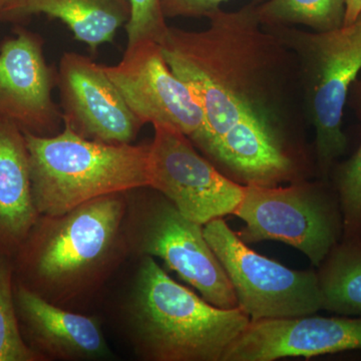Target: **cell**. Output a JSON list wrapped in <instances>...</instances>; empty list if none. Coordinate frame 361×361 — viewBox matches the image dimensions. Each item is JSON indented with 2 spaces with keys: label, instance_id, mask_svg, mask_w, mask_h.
I'll list each match as a JSON object with an SVG mask.
<instances>
[{
  "label": "cell",
  "instance_id": "obj_1",
  "mask_svg": "<svg viewBox=\"0 0 361 361\" xmlns=\"http://www.w3.org/2000/svg\"><path fill=\"white\" fill-rule=\"evenodd\" d=\"M256 4L209 14L201 32L169 26L161 47L203 111L202 151L243 185L279 186L299 176L288 130L300 68Z\"/></svg>",
  "mask_w": 361,
  "mask_h": 361
},
{
  "label": "cell",
  "instance_id": "obj_2",
  "mask_svg": "<svg viewBox=\"0 0 361 361\" xmlns=\"http://www.w3.org/2000/svg\"><path fill=\"white\" fill-rule=\"evenodd\" d=\"M127 192L59 215H40L13 260L14 281L49 302L78 311L130 256Z\"/></svg>",
  "mask_w": 361,
  "mask_h": 361
},
{
  "label": "cell",
  "instance_id": "obj_3",
  "mask_svg": "<svg viewBox=\"0 0 361 361\" xmlns=\"http://www.w3.org/2000/svg\"><path fill=\"white\" fill-rule=\"evenodd\" d=\"M139 259L123 305L135 355L146 361H222L249 315L208 302L169 276L155 258Z\"/></svg>",
  "mask_w": 361,
  "mask_h": 361
},
{
  "label": "cell",
  "instance_id": "obj_4",
  "mask_svg": "<svg viewBox=\"0 0 361 361\" xmlns=\"http://www.w3.org/2000/svg\"><path fill=\"white\" fill-rule=\"evenodd\" d=\"M23 134L40 215H59L99 197L151 186L149 145L94 141L66 126L54 135Z\"/></svg>",
  "mask_w": 361,
  "mask_h": 361
},
{
  "label": "cell",
  "instance_id": "obj_5",
  "mask_svg": "<svg viewBox=\"0 0 361 361\" xmlns=\"http://www.w3.org/2000/svg\"><path fill=\"white\" fill-rule=\"evenodd\" d=\"M267 27L298 61L304 101L315 129L318 166L322 175H326L348 146L342 116L349 92L361 71V13L353 23L329 32Z\"/></svg>",
  "mask_w": 361,
  "mask_h": 361
},
{
  "label": "cell",
  "instance_id": "obj_6",
  "mask_svg": "<svg viewBox=\"0 0 361 361\" xmlns=\"http://www.w3.org/2000/svg\"><path fill=\"white\" fill-rule=\"evenodd\" d=\"M127 198L123 230L130 255L161 259L208 302L225 310L239 307L204 225L188 219L153 188L132 190Z\"/></svg>",
  "mask_w": 361,
  "mask_h": 361
},
{
  "label": "cell",
  "instance_id": "obj_7",
  "mask_svg": "<svg viewBox=\"0 0 361 361\" xmlns=\"http://www.w3.org/2000/svg\"><path fill=\"white\" fill-rule=\"evenodd\" d=\"M339 209L322 189L305 183L287 187L245 185L243 200L234 213L245 226L237 234L246 244L282 242L320 266L341 236L343 222Z\"/></svg>",
  "mask_w": 361,
  "mask_h": 361
},
{
  "label": "cell",
  "instance_id": "obj_8",
  "mask_svg": "<svg viewBox=\"0 0 361 361\" xmlns=\"http://www.w3.org/2000/svg\"><path fill=\"white\" fill-rule=\"evenodd\" d=\"M204 234L231 282L239 307L251 320L314 314L323 310L319 277L260 255L223 218L204 225Z\"/></svg>",
  "mask_w": 361,
  "mask_h": 361
},
{
  "label": "cell",
  "instance_id": "obj_9",
  "mask_svg": "<svg viewBox=\"0 0 361 361\" xmlns=\"http://www.w3.org/2000/svg\"><path fill=\"white\" fill-rule=\"evenodd\" d=\"M154 129L155 135L149 144V187L199 224L234 215L243 200L245 185L217 170L182 133L163 126Z\"/></svg>",
  "mask_w": 361,
  "mask_h": 361
},
{
  "label": "cell",
  "instance_id": "obj_10",
  "mask_svg": "<svg viewBox=\"0 0 361 361\" xmlns=\"http://www.w3.org/2000/svg\"><path fill=\"white\" fill-rule=\"evenodd\" d=\"M104 70L142 126L171 128L201 149L206 139L203 111L190 87L171 70L161 44L127 47L122 61Z\"/></svg>",
  "mask_w": 361,
  "mask_h": 361
},
{
  "label": "cell",
  "instance_id": "obj_11",
  "mask_svg": "<svg viewBox=\"0 0 361 361\" xmlns=\"http://www.w3.org/2000/svg\"><path fill=\"white\" fill-rule=\"evenodd\" d=\"M63 126L78 135L108 144H132L142 125L104 66L75 52H66L56 71Z\"/></svg>",
  "mask_w": 361,
  "mask_h": 361
},
{
  "label": "cell",
  "instance_id": "obj_12",
  "mask_svg": "<svg viewBox=\"0 0 361 361\" xmlns=\"http://www.w3.org/2000/svg\"><path fill=\"white\" fill-rule=\"evenodd\" d=\"M361 350V317L313 314L250 320L222 361H274Z\"/></svg>",
  "mask_w": 361,
  "mask_h": 361
},
{
  "label": "cell",
  "instance_id": "obj_13",
  "mask_svg": "<svg viewBox=\"0 0 361 361\" xmlns=\"http://www.w3.org/2000/svg\"><path fill=\"white\" fill-rule=\"evenodd\" d=\"M42 39L20 30L0 47V118L37 135L58 134L63 114L54 99L56 71L47 65Z\"/></svg>",
  "mask_w": 361,
  "mask_h": 361
},
{
  "label": "cell",
  "instance_id": "obj_14",
  "mask_svg": "<svg viewBox=\"0 0 361 361\" xmlns=\"http://www.w3.org/2000/svg\"><path fill=\"white\" fill-rule=\"evenodd\" d=\"M21 334L44 361H97L114 357L94 316L66 310L14 281Z\"/></svg>",
  "mask_w": 361,
  "mask_h": 361
},
{
  "label": "cell",
  "instance_id": "obj_15",
  "mask_svg": "<svg viewBox=\"0 0 361 361\" xmlns=\"http://www.w3.org/2000/svg\"><path fill=\"white\" fill-rule=\"evenodd\" d=\"M39 216L25 134L0 118V255L13 259Z\"/></svg>",
  "mask_w": 361,
  "mask_h": 361
},
{
  "label": "cell",
  "instance_id": "obj_16",
  "mask_svg": "<svg viewBox=\"0 0 361 361\" xmlns=\"http://www.w3.org/2000/svg\"><path fill=\"white\" fill-rule=\"evenodd\" d=\"M35 14L63 21L78 42L96 51L127 25L130 6V0H14L0 11V20H23Z\"/></svg>",
  "mask_w": 361,
  "mask_h": 361
},
{
  "label": "cell",
  "instance_id": "obj_17",
  "mask_svg": "<svg viewBox=\"0 0 361 361\" xmlns=\"http://www.w3.org/2000/svg\"><path fill=\"white\" fill-rule=\"evenodd\" d=\"M319 275L323 310L343 316L361 315V242L336 246Z\"/></svg>",
  "mask_w": 361,
  "mask_h": 361
},
{
  "label": "cell",
  "instance_id": "obj_18",
  "mask_svg": "<svg viewBox=\"0 0 361 361\" xmlns=\"http://www.w3.org/2000/svg\"><path fill=\"white\" fill-rule=\"evenodd\" d=\"M256 11L265 26L303 25L329 32L344 25L345 0H268L256 4Z\"/></svg>",
  "mask_w": 361,
  "mask_h": 361
},
{
  "label": "cell",
  "instance_id": "obj_19",
  "mask_svg": "<svg viewBox=\"0 0 361 361\" xmlns=\"http://www.w3.org/2000/svg\"><path fill=\"white\" fill-rule=\"evenodd\" d=\"M13 287V260L0 255V361H44L21 334Z\"/></svg>",
  "mask_w": 361,
  "mask_h": 361
},
{
  "label": "cell",
  "instance_id": "obj_20",
  "mask_svg": "<svg viewBox=\"0 0 361 361\" xmlns=\"http://www.w3.org/2000/svg\"><path fill=\"white\" fill-rule=\"evenodd\" d=\"M350 92L361 118V80H355ZM336 184L344 233L348 239L355 238L361 232V145L355 155L337 169Z\"/></svg>",
  "mask_w": 361,
  "mask_h": 361
},
{
  "label": "cell",
  "instance_id": "obj_21",
  "mask_svg": "<svg viewBox=\"0 0 361 361\" xmlns=\"http://www.w3.org/2000/svg\"><path fill=\"white\" fill-rule=\"evenodd\" d=\"M130 20L126 25L127 47L156 42L161 44L169 26L161 9V0H130Z\"/></svg>",
  "mask_w": 361,
  "mask_h": 361
},
{
  "label": "cell",
  "instance_id": "obj_22",
  "mask_svg": "<svg viewBox=\"0 0 361 361\" xmlns=\"http://www.w3.org/2000/svg\"><path fill=\"white\" fill-rule=\"evenodd\" d=\"M228 0H161V9L166 18H207L219 11L221 4ZM262 0H253L255 4Z\"/></svg>",
  "mask_w": 361,
  "mask_h": 361
},
{
  "label": "cell",
  "instance_id": "obj_23",
  "mask_svg": "<svg viewBox=\"0 0 361 361\" xmlns=\"http://www.w3.org/2000/svg\"><path fill=\"white\" fill-rule=\"evenodd\" d=\"M361 13V0H345V20L344 25H349L357 18Z\"/></svg>",
  "mask_w": 361,
  "mask_h": 361
},
{
  "label": "cell",
  "instance_id": "obj_24",
  "mask_svg": "<svg viewBox=\"0 0 361 361\" xmlns=\"http://www.w3.org/2000/svg\"><path fill=\"white\" fill-rule=\"evenodd\" d=\"M13 1H14V0H0V11H1L4 7H6L8 6V4H11Z\"/></svg>",
  "mask_w": 361,
  "mask_h": 361
}]
</instances>
